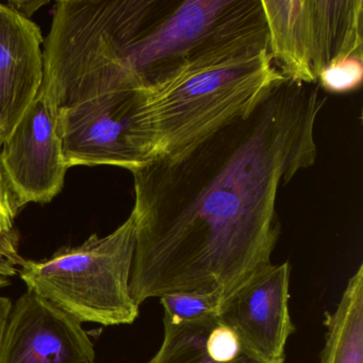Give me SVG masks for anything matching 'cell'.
Listing matches in <instances>:
<instances>
[{"instance_id":"ba28073f","label":"cell","mask_w":363,"mask_h":363,"mask_svg":"<svg viewBox=\"0 0 363 363\" xmlns=\"http://www.w3.org/2000/svg\"><path fill=\"white\" fill-rule=\"evenodd\" d=\"M290 277L289 261L271 263L250 276L218 307V318L267 360H286V343L296 330L289 310Z\"/></svg>"},{"instance_id":"2e32d148","label":"cell","mask_w":363,"mask_h":363,"mask_svg":"<svg viewBox=\"0 0 363 363\" xmlns=\"http://www.w3.org/2000/svg\"><path fill=\"white\" fill-rule=\"evenodd\" d=\"M11 299L6 296H0V346L3 341L4 331H5L6 325H7L8 318L12 309Z\"/></svg>"},{"instance_id":"8992f818","label":"cell","mask_w":363,"mask_h":363,"mask_svg":"<svg viewBox=\"0 0 363 363\" xmlns=\"http://www.w3.org/2000/svg\"><path fill=\"white\" fill-rule=\"evenodd\" d=\"M0 169L16 212L27 203H50L62 190L69 167L58 111L40 93L1 143Z\"/></svg>"},{"instance_id":"5b68a950","label":"cell","mask_w":363,"mask_h":363,"mask_svg":"<svg viewBox=\"0 0 363 363\" xmlns=\"http://www.w3.org/2000/svg\"><path fill=\"white\" fill-rule=\"evenodd\" d=\"M269 52L286 79L318 82L340 59L363 55L362 0H261Z\"/></svg>"},{"instance_id":"7a4b0ae2","label":"cell","mask_w":363,"mask_h":363,"mask_svg":"<svg viewBox=\"0 0 363 363\" xmlns=\"http://www.w3.org/2000/svg\"><path fill=\"white\" fill-rule=\"evenodd\" d=\"M284 76L267 31L214 46L137 89L138 150L144 162L184 150L250 116Z\"/></svg>"},{"instance_id":"8fae6325","label":"cell","mask_w":363,"mask_h":363,"mask_svg":"<svg viewBox=\"0 0 363 363\" xmlns=\"http://www.w3.org/2000/svg\"><path fill=\"white\" fill-rule=\"evenodd\" d=\"M327 328L320 363H363V265L350 278Z\"/></svg>"},{"instance_id":"7c38bea8","label":"cell","mask_w":363,"mask_h":363,"mask_svg":"<svg viewBox=\"0 0 363 363\" xmlns=\"http://www.w3.org/2000/svg\"><path fill=\"white\" fill-rule=\"evenodd\" d=\"M363 80V55L335 61L320 73L316 84L330 94H346L360 88Z\"/></svg>"},{"instance_id":"e0dca14e","label":"cell","mask_w":363,"mask_h":363,"mask_svg":"<svg viewBox=\"0 0 363 363\" xmlns=\"http://www.w3.org/2000/svg\"><path fill=\"white\" fill-rule=\"evenodd\" d=\"M18 269L14 267L11 263L8 262L6 257L4 256L3 252L0 250V276L1 277H10V276L16 275Z\"/></svg>"},{"instance_id":"277c9868","label":"cell","mask_w":363,"mask_h":363,"mask_svg":"<svg viewBox=\"0 0 363 363\" xmlns=\"http://www.w3.org/2000/svg\"><path fill=\"white\" fill-rule=\"evenodd\" d=\"M135 248V218L106 237L92 235L41 261L25 259L20 277L27 290L48 299L80 323L133 324L140 306L130 292Z\"/></svg>"},{"instance_id":"6da1fadb","label":"cell","mask_w":363,"mask_h":363,"mask_svg":"<svg viewBox=\"0 0 363 363\" xmlns=\"http://www.w3.org/2000/svg\"><path fill=\"white\" fill-rule=\"evenodd\" d=\"M318 84L284 79L246 118L133 169L138 305L179 293L224 301L271 264L278 193L318 157Z\"/></svg>"},{"instance_id":"5bb4252c","label":"cell","mask_w":363,"mask_h":363,"mask_svg":"<svg viewBox=\"0 0 363 363\" xmlns=\"http://www.w3.org/2000/svg\"><path fill=\"white\" fill-rule=\"evenodd\" d=\"M0 150H1V142H0ZM16 214L18 212L12 206L11 197L0 169V229L4 233L18 235V233L14 230V218Z\"/></svg>"},{"instance_id":"3957f363","label":"cell","mask_w":363,"mask_h":363,"mask_svg":"<svg viewBox=\"0 0 363 363\" xmlns=\"http://www.w3.org/2000/svg\"><path fill=\"white\" fill-rule=\"evenodd\" d=\"M263 31L261 0H159L145 20L104 40V80L110 91L135 90L199 52Z\"/></svg>"},{"instance_id":"30bf717a","label":"cell","mask_w":363,"mask_h":363,"mask_svg":"<svg viewBox=\"0 0 363 363\" xmlns=\"http://www.w3.org/2000/svg\"><path fill=\"white\" fill-rule=\"evenodd\" d=\"M163 341L147 363H284L252 352L218 313L192 320L163 318Z\"/></svg>"},{"instance_id":"4fadbf2b","label":"cell","mask_w":363,"mask_h":363,"mask_svg":"<svg viewBox=\"0 0 363 363\" xmlns=\"http://www.w3.org/2000/svg\"><path fill=\"white\" fill-rule=\"evenodd\" d=\"M164 318L171 320H192L207 314L218 313L220 301L210 294L179 293L161 297Z\"/></svg>"},{"instance_id":"52a82bcc","label":"cell","mask_w":363,"mask_h":363,"mask_svg":"<svg viewBox=\"0 0 363 363\" xmlns=\"http://www.w3.org/2000/svg\"><path fill=\"white\" fill-rule=\"evenodd\" d=\"M94 344L82 323L27 290L12 305L0 363H95Z\"/></svg>"},{"instance_id":"9a60e30c","label":"cell","mask_w":363,"mask_h":363,"mask_svg":"<svg viewBox=\"0 0 363 363\" xmlns=\"http://www.w3.org/2000/svg\"><path fill=\"white\" fill-rule=\"evenodd\" d=\"M48 1H39V0H12L7 4L8 7L13 9L14 11L20 13L21 16L30 20L31 16L40 9L45 6Z\"/></svg>"},{"instance_id":"9c48e42d","label":"cell","mask_w":363,"mask_h":363,"mask_svg":"<svg viewBox=\"0 0 363 363\" xmlns=\"http://www.w3.org/2000/svg\"><path fill=\"white\" fill-rule=\"evenodd\" d=\"M43 37L33 21L0 3V142L16 128L41 90Z\"/></svg>"}]
</instances>
